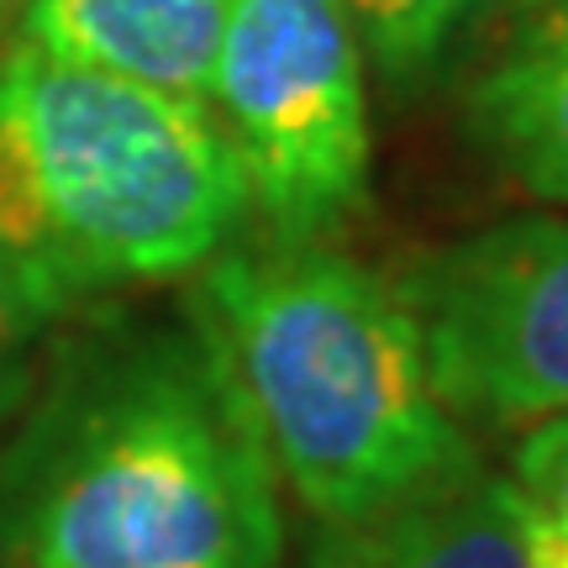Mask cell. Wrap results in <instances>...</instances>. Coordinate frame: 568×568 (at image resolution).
Returning a JSON list of instances; mask_svg holds the SVG:
<instances>
[{
  "instance_id": "6da1fadb",
  "label": "cell",
  "mask_w": 568,
  "mask_h": 568,
  "mask_svg": "<svg viewBox=\"0 0 568 568\" xmlns=\"http://www.w3.org/2000/svg\"><path fill=\"white\" fill-rule=\"evenodd\" d=\"M0 443V564L284 568L280 474L195 316H105Z\"/></svg>"
},
{
  "instance_id": "7a4b0ae2",
  "label": "cell",
  "mask_w": 568,
  "mask_h": 568,
  "mask_svg": "<svg viewBox=\"0 0 568 568\" xmlns=\"http://www.w3.org/2000/svg\"><path fill=\"white\" fill-rule=\"evenodd\" d=\"M243 163L211 105L53 59H0V301L48 326L205 268L247 222Z\"/></svg>"
},
{
  "instance_id": "3957f363",
  "label": "cell",
  "mask_w": 568,
  "mask_h": 568,
  "mask_svg": "<svg viewBox=\"0 0 568 568\" xmlns=\"http://www.w3.org/2000/svg\"><path fill=\"white\" fill-rule=\"evenodd\" d=\"M190 290L274 474L316 527L358 521L474 464L432 395L400 284L326 243H226Z\"/></svg>"
},
{
  "instance_id": "277c9868",
  "label": "cell",
  "mask_w": 568,
  "mask_h": 568,
  "mask_svg": "<svg viewBox=\"0 0 568 568\" xmlns=\"http://www.w3.org/2000/svg\"><path fill=\"white\" fill-rule=\"evenodd\" d=\"M211 105L268 237L326 243L368 195L364 42L343 0H232Z\"/></svg>"
},
{
  "instance_id": "5b68a950",
  "label": "cell",
  "mask_w": 568,
  "mask_h": 568,
  "mask_svg": "<svg viewBox=\"0 0 568 568\" xmlns=\"http://www.w3.org/2000/svg\"><path fill=\"white\" fill-rule=\"evenodd\" d=\"M395 284L453 422L531 432L568 416V216L479 226L422 253Z\"/></svg>"
},
{
  "instance_id": "8992f818",
  "label": "cell",
  "mask_w": 568,
  "mask_h": 568,
  "mask_svg": "<svg viewBox=\"0 0 568 568\" xmlns=\"http://www.w3.org/2000/svg\"><path fill=\"white\" fill-rule=\"evenodd\" d=\"M305 568H537L531 506L474 458L374 516L316 527Z\"/></svg>"
},
{
  "instance_id": "52a82bcc",
  "label": "cell",
  "mask_w": 568,
  "mask_h": 568,
  "mask_svg": "<svg viewBox=\"0 0 568 568\" xmlns=\"http://www.w3.org/2000/svg\"><path fill=\"white\" fill-rule=\"evenodd\" d=\"M232 0H27L21 38L101 74L211 105Z\"/></svg>"
},
{
  "instance_id": "ba28073f",
  "label": "cell",
  "mask_w": 568,
  "mask_h": 568,
  "mask_svg": "<svg viewBox=\"0 0 568 568\" xmlns=\"http://www.w3.org/2000/svg\"><path fill=\"white\" fill-rule=\"evenodd\" d=\"M468 138L500 174L568 211V0L531 11L464 95Z\"/></svg>"
},
{
  "instance_id": "9c48e42d",
  "label": "cell",
  "mask_w": 568,
  "mask_h": 568,
  "mask_svg": "<svg viewBox=\"0 0 568 568\" xmlns=\"http://www.w3.org/2000/svg\"><path fill=\"white\" fill-rule=\"evenodd\" d=\"M364 53L395 84L422 80L443 48L495 0H343Z\"/></svg>"
},
{
  "instance_id": "30bf717a",
  "label": "cell",
  "mask_w": 568,
  "mask_h": 568,
  "mask_svg": "<svg viewBox=\"0 0 568 568\" xmlns=\"http://www.w3.org/2000/svg\"><path fill=\"white\" fill-rule=\"evenodd\" d=\"M510 474H516L510 485L521 489V500H527L537 516L568 527V416L531 426L527 437L516 443Z\"/></svg>"
},
{
  "instance_id": "8fae6325",
  "label": "cell",
  "mask_w": 568,
  "mask_h": 568,
  "mask_svg": "<svg viewBox=\"0 0 568 568\" xmlns=\"http://www.w3.org/2000/svg\"><path fill=\"white\" fill-rule=\"evenodd\" d=\"M32 395V326L0 301V426Z\"/></svg>"
},
{
  "instance_id": "7c38bea8",
  "label": "cell",
  "mask_w": 568,
  "mask_h": 568,
  "mask_svg": "<svg viewBox=\"0 0 568 568\" xmlns=\"http://www.w3.org/2000/svg\"><path fill=\"white\" fill-rule=\"evenodd\" d=\"M531 564L537 568H568V527L531 510Z\"/></svg>"
},
{
  "instance_id": "4fadbf2b",
  "label": "cell",
  "mask_w": 568,
  "mask_h": 568,
  "mask_svg": "<svg viewBox=\"0 0 568 568\" xmlns=\"http://www.w3.org/2000/svg\"><path fill=\"white\" fill-rule=\"evenodd\" d=\"M11 6H27V0H0V11H11Z\"/></svg>"
}]
</instances>
